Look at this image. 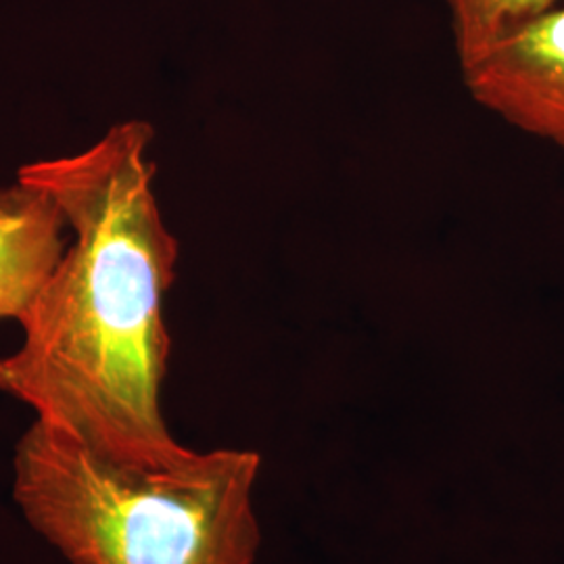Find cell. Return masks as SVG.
I'll list each match as a JSON object with an SVG mask.
<instances>
[{
	"instance_id": "cell-2",
	"label": "cell",
	"mask_w": 564,
	"mask_h": 564,
	"mask_svg": "<svg viewBox=\"0 0 564 564\" xmlns=\"http://www.w3.org/2000/svg\"><path fill=\"white\" fill-rule=\"evenodd\" d=\"M251 449L121 463L48 424L21 435L13 496L72 564H253L262 533Z\"/></svg>"
},
{
	"instance_id": "cell-3",
	"label": "cell",
	"mask_w": 564,
	"mask_h": 564,
	"mask_svg": "<svg viewBox=\"0 0 564 564\" xmlns=\"http://www.w3.org/2000/svg\"><path fill=\"white\" fill-rule=\"evenodd\" d=\"M460 67L468 95L487 111L564 149V7Z\"/></svg>"
},
{
	"instance_id": "cell-4",
	"label": "cell",
	"mask_w": 564,
	"mask_h": 564,
	"mask_svg": "<svg viewBox=\"0 0 564 564\" xmlns=\"http://www.w3.org/2000/svg\"><path fill=\"white\" fill-rule=\"evenodd\" d=\"M69 226L57 199L34 182L0 186V321H18L65 256Z\"/></svg>"
},
{
	"instance_id": "cell-5",
	"label": "cell",
	"mask_w": 564,
	"mask_h": 564,
	"mask_svg": "<svg viewBox=\"0 0 564 564\" xmlns=\"http://www.w3.org/2000/svg\"><path fill=\"white\" fill-rule=\"evenodd\" d=\"M445 4L464 65L554 9L556 0H445Z\"/></svg>"
},
{
	"instance_id": "cell-1",
	"label": "cell",
	"mask_w": 564,
	"mask_h": 564,
	"mask_svg": "<svg viewBox=\"0 0 564 564\" xmlns=\"http://www.w3.org/2000/svg\"><path fill=\"white\" fill-rule=\"evenodd\" d=\"M151 142V123L121 121L76 155L21 165L18 178L57 199L72 241L21 316L20 347L0 358L2 393L121 463H162L184 447L162 412L178 239L153 191Z\"/></svg>"
}]
</instances>
